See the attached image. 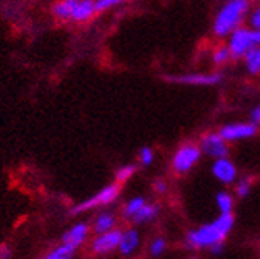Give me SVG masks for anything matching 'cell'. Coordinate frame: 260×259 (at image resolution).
<instances>
[{"mask_svg": "<svg viewBox=\"0 0 260 259\" xmlns=\"http://www.w3.org/2000/svg\"><path fill=\"white\" fill-rule=\"evenodd\" d=\"M145 204H146V199H145V197H141V196L132 197V199H130V200L124 205V210H122L124 218L132 219V216H134Z\"/></svg>", "mask_w": 260, "mask_h": 259, "instance_id": "cell-22", "label": "cell"}, {"mask_svg": "<svg viewBox=\"0 0 260 259\" xmlns=\"http://www.w3.org/2000/svg\"><path fill=\"white\" fill-rule=\"evenodd\" d=\"M216 207L219 213H233V209H235V196L225 189L219 191L216 194Z\"/></svg>", "mask_w": 260, "mask_h": 259, "instance_id": "cell-16", "label": "cell"}, {"mask_svg": "<svg viewBox=\"0 0 260 259\" xmlns=\"http://www.w3.org/2000/svg\"><path fill=\"white\" fill-rule=\"evenodd\" d=\"M248 22H249V27H252V29H258L260 27V4L254 10L249 11Z\"/></svg>", "mask_w": 260, "mask_h": 259, "instance_id": "cell-27", "label": "cell"}, {"mask_svg": "<svg viewBox=\"0 0 260 259\" xmlns=\"http://www.w3.org/2000/svg\"><path fill=\"white\" fill-rule=\"evenodd\" d=\"M159 212H160V209H159V205H155V204H145L141 207V209L132 216V221L135 223V224H146V223H151V221H154L155 218L159 216Z\"/></svg>", "mask_w": 260, "mask_h": 259, "instance_id": "cell-15", "label": "cell"}, {"mask_svg": "<svg viewBox=\"0 0 260 259\" xmlns=\"http://www.w3.org/2000/svg\"><path fill=\"white\" fill-rule=\"evenodd\" d=\"M225 45L230 51L232 59H241L252 46H255L252 27H244V25H240V27H237L235 31H232L227 35Z\"/></svg>", "mask_w": 260, "mask_h": 259, "instance_id": "cell-5", "label": "cell"}, {"mask_svg": "<svg viewBox=\"0 0 260 259\" xmlns=\"http://www.w3.org/2000/svg\"><path fill=\"white\" fill-rule=\"evenodd\" d=\"M249 121L260 126V103H257L249 110Z\"/></svg>", "mask_w": 260, "mask_h": 259, "instance_id": "cell-28", "label": "cell"}, {"mask_svg": "<svg viewBox=\"0 0 260 259\" xmlns=\"http://www.w3.org/2000/svg\"><path fill=\"white\" fill-rule=\"evenodd\" d=\"M94 13H95L94 0H78L73 11H72V18L70 19L83 22V21L90 19V16H92Z\"/></svg>", "mask_w": 260, "mask_h": 259, "instance_id": "cell-14", "label": "cell"}, {"mask_svg": "<svg viewBox=\"0 0 260 259\" xmlns=\"http://www.w3.org/2000/svg\"><path fill=\"white\" fill-rule=\"evenodd\" d=\"M78 0H60L53 7V13L54 16L60 18V19H70L72 18V11L75 8Z\"/></svg>", "mask_w": 260, "mask_h": 259, "instance_id": "cell-17", "label": "cell"}, {"mask_svg": "<svg viewBox=\"0 0 260 259\" xmlns=\"http://www.w3.org/2000/svg\"><path fill=\"white\" fill-rule=\"evenodd\" d=\"M87 234H89V226L86 223H78L73 227H70L62 236V242L63 243H70V245H73V247L78 248L87 239Z\"/></svg>", "mask_w": 260, "mask_h": 259, "instance_id": "cell-12", "label": "cell"}, {"mask_svg": "<svg viewBox=\"0 0 260 259\" xmlns=\"http://www.w3.org/2000/svg\"><path fill=\"white\" fill-rule=\"evenodd\" d=\"M140 234L137 229H128L121 234V240H119V253L124 256H130L132 253H135L140 247Z\"/></svg>", "mask_w": 260, "mask_h": 259, "instance_id": "cell-11", "label": "cell"}, {"mask_svg": "<svg viewBox=\"0 0 260 259\" xmlns=\"http://www.w3.org/2000/svg\"><path fill=\"white\" fill-rule=\"evenodd\" d=\"M119 185H108L105 188H102L95 196H92L90 199L84 200L83 204L76 205L75 209L72 210L73 215H78V213H83V212H87L90 209H95V207H100V205H108V204H113L116 199L119 196Z\"/></svg>", "mask_w": 260, "mask_h": 259, "instance_id": "cell-8", "label": "cell"}, {"mask_svg": "<svg viewBox=\"0 0 260 259\" xmlns=\"http://www.w3.org/2000/svg\"><path fill=\"white\" fill-rule=\"evenodd\" d=\"M137 172V165L134 164H125V165H121L118 170H116V180L119 181V183H124V181L130 180Z\"/></svg>", "mask_w": 260, "mask_h": 259, "instance_id": "cell-23", "label": "cell"}, {"mask_svg": "<svg viewBox=\"0 0 260 259\" xmlns=\"http://www.w3.org/2000/svg\"><path fill=\"white\" fill-rule=\"evenodd\" d=\"M235 226L233 213H219L211 223L193 227L186 236V247L190 250H210L213 245L225 242Z\"/></svg>", "mask_w": 260, "mask_h": 259, "instance_id": "cell-1", "label": "cell"}, {"mask_svg": "<svg viewBox=\"0 0 260 259\" xmlns=\"http://www.w3.org/2000/svg\"><path fill=\"white\" fill-rule=\"evenodd\" d=\"M116 226V218L113 213H102L97 216L95 223H94V231L97 234H102V232H107L110 229H114Z\"/></svg>", "mask_w": 260, "mask_h": 259, "instance_id": "cell-18", "label": "cell"}, {"mask_svg": "<svg viewBox=\"0 0 260 259\" xmlns=\"http://www.w3.org/2000/svg\"><path fill=\"white\" fill-rule=\"evenodd\" d=\"M11 248L8 247V245H5V243H2L0 245V259H8V257H11Z\"/></svg>", "mask_w": 260, "mask_h": 259, "instance_id": "cell-31", "label": "cell"}, {"mask_svg": "<svg viewBox=\"0 0 260 259\" xmlns=\"http://www.w3.org/2000/svg\"><path fill=\"white\" fill-rule=\"evenodd\" d=\"M219 134L224 137L229 143H237L241 140L254 138L258 134V126L251 121H237V123H229L220 126Z\"/></svg>", "mask_w": 260, "mask_h": 259, "instance_id": "cell-6", "label": "cell"}, {"mask_svg": "<svg viewBox=\"0 0 260 259\" xmlns=\"http://www.w3.org/2000/svg\"><path fill=\"white\" fill-rule=\"evenodd\" d=\"M199 147L202 150V154L210 159L225 158L230 153V143L224 140V137L217 132H206L202 135Z\"/></svg>", "mask_w": 260, "mask_h": 259, "instance_id": "cell-7", "label": "cell"}, {"mask_svg": "<svg viewBox=\"0 0 260 259\" xmlns=\"http://www.w3.org/2000/svg\"><path fill=\"white\" fill-rule=\"evenodd\" d=\"M202 156V150L197 143L186 141L175 151L172 158V169L178 175H186L199 164Z\"/></svg>", "mask_w": 260, "mask_h": 259, "instance_id": "cell-3", "label": "cell"}, {"mask_svg": "<svg viewBox=\"0 0 260 259\" xmlns=\"http://www.w3.org/2000/svg\"><path fill=\"white\" fill-rule=\"evenodd\" d=\"M154 156L155 154H154V150L151 147H143L138 151V161L141 165H145V167H148L154 162Z\"/></svg>", "mask_w": 260, "mask_h": 259, "instance_id": "cell-25", "label": "cell"}, {"mask_svg": "<svg viewBox=\"0 0 260 259\" xmlns=\"http://www.w3.org/2000/svg\"><path fill=\"white\" fill-rule=\"evenodd\" d=\"M124 2V0H94L95 11H105L113 7H118Z\"/></svg>", "mask_w": 260, "mask_h": 259, "instance_id": "cell-26", "label": "cell"}, {"mask_svg": "<svg viewBox=\"0 0 260 259\" xmlns=\"http://www.w3.org/2000/svg\"><path fill=\"white\" fill-rule=\"evenodd\" d=\"M224 250H225V247H224V242H220V243H216V245H213V247L208 250L210 251L213 256H220L224 253Z\"/></svg>", "mask_w": 260, "mask_h": 259, "instance_id": "cell-29", "label": "cell"}, {"mask_svg": "<svg viewBox=\"0 0 260 259\" xmlns=\"http://www.w3.org/2000/svg\"><path fill=\"white\" fill-rule=\"evenodd\" d=\"M167 189H168V185L165 183L164 180H157V181L154 183V191H155V192L164 194V192H167Z\"/></svg>", "mask_w": 260, "mask_h": 259, "instance_id": "cell-30", "label": "cell"}, {"mask_svg": "<svg viewBox=\"0 0 260 259\" xmlns=\"http://www.w3.org/2000/svg\"><path fill=\"white\" fill-rule=\"evenodd\" d=\"M75 251H76V247H73V245H70V243L62 242L60 247L54 248L53 251H49L46 254V257L48 259H70L75 254Z\"/></svg>", "mask_w": 260, "mask_h": 259, "instance_id": "cell-21", "label": "cell"}, {"mask_svg": "<svg viewBox=\"0 0 260 259\" xmlns=\"http://www.w3.org/2000/svg\"><path fill=\"white\" fill-rule=\"evenodd\" d=\"M252 31H254V42H255V45L260 46V27L258 29H252Z\"/></svg>", "mask_w": 260, "mask_h": 259, "instance_id": "cell-32", "label": "cell"}, {"mask_svg": "<svg viewBox=\"0 0 260 259\" xmlns=\"http://www.w3.org/2000/svg\"><path fill=\"white\" fill-rule=\"evenodd\" d=\"M211 61L216 67H220V66H225V64H229L232 61V54L230 51L227 48V45H219L213 49L211 53Z\"/></svg>", "mask_w": 260, "mask_h": 259, "instance_id": "cell-19", "label": "cell"}, {"mask_svg": "<svg viewBox=\"0 0 260 259\" xmlns=\"http://www.w3.org/2000/svg\"><path fill=\"white\" fill-rule=\"evenodd\" d=\"M241 59L244 64V70L251 76L260 75V46L258 45L252 46Z\"/></svg>", "mask_w": 260, "mask_h": 259, "instance_id": "cell-13", "label": "cell"}, {"mask_svg": "<svg viewBox=\"0 0 260 259\" xmlns=\"http://www.w3.org/2000/svg\"><path fill=\"white\" fill-rule=\"evenodd\" d=\"M249 11L251 0H225L213 19V35L216 38H227L232 31L243 25L248 19Z\"/></svg>", "mask_w": 260, "mask_h": 259, "instance_id": "cell-2", "label": "cell"}, {"mask_svg": "<svg viewBox=\"0 0 260 259\" xmlns=\"http://www.w3.org/2000/svg\"><path fill=\"white\" fill-rule=\"evenodd\" d=\"M165 80L175 83V84H184V86H203V88H213L222 83L224 75L213 70V72H189L181 75H165Z\"/></svg>", "mask_w": 260, "mask_h": 259, "instance_id": "cell-4", "label": "cell"}, {"mask_svg": "<svg viewBox=\"0 0 260 259\" xmlns=\"http://www.w3.org/2000/svg\"><path fill=\"white\" fill-rule=\"evenodd\" d=\"M121 234H122V231L119 229H110L107 232H102L92 243V251L97 254H107V253L114 251L119 247Z\"/></svg>", "mask_w": 260, "mask_h": 259, "instance_id": "cell-10", "label": "cell"}, {"mask_svg": "<svg viewBox=\"0 0 260 259\" xmlns=\"http://www.w3.org/2000/svg\"><path fill=\"white\" fill-rule=\"evenodd\" d=\"M235 196L238 199H244V197H248L251 191H252V178L249 177H238V180L235 181Z\"/></svg>", "mask_w": 260, "mask_h": 259, "instance_id": "cell-20", "label": "cell"}, {"mask_svg": "<svg viewBox=\"0 0 260 259\" xmlns=\"http://www.w3.org/2000/svg\"><path fill=\"white\" fill-rule=\"evenodd\" d=\"M167 251V240L164 237H155L149 245V253L154 257H159Z\"/></svg>", "mask_w": 260, "mask_h": 259, "instance_id": "cell-24", "label": "cell"}, {"mask_svg": "<svg viewBox=\"0 0 260 259\" xmlns=\"http://www.w3.org/2000/svg\"><path fill=\"white\" fill-rule=\"evenodd\" d=\"M211 175L224 186H232L238 180V167L229 156L213 159L211 164Z\"/></svg>", "mask_w": 260, "mask_h": 259, "instance_id": "cell-9", "label": "cell"}]
</instances>
